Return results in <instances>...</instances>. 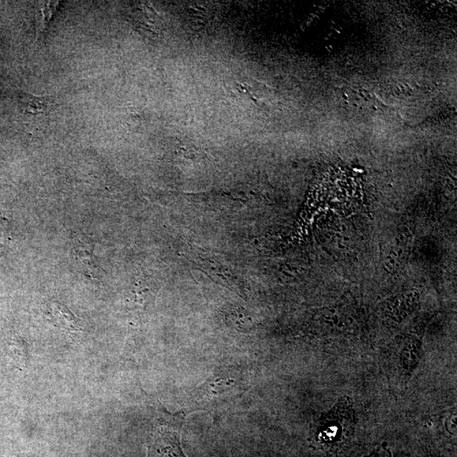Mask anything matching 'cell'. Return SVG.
<instances>
[{"instance_id":"277c9868","label":"cell","mask_w":457,"mask_h":457,"mask_svg":"<svg viewBox=\"0 0 457 457\" xmlns=\"http://www.w3.org/2000/svg\"><path fill=\"white\" fill-rule=\"evenodd\" d=\"M57 104V101L50 95H35L21 92L19 95V106L22 113L39 115L50 113Z\"/></svg>"},{"instance_id":"5b68a950","label":"cell","mask_w":457,"mask_h":457,"mask_svg":"<svg viewBox=\"0 0 457 457\" xmlns=\"http://www.w3.org/2000/svg\"><path fill=\"white\" fill-rule=\"evenodd\" d=\"M52 321L59 328L70 332L79 331V320L61 302L50 301L47 304Z\"/></svg>"},{"instance_id":"9c48e42d","label":"cell","mask_w":457,"mask_h":457,"mask_svg":"<svg viewBox=\"0 0 457 457\" xmlns=\"http://www.w3.org/2000/svg\"><path fill=\"white\" fill-rule=\"evenodd\" d=\"M364 457H392L391 456V452L389 451V448L387 447V443H384L383 445H380V447H378L374 451L371 453L369 456H366Z\"/></svg>"},{"instance_id":"ba28073f","label":"cell","mask_w":457,"mask_h":457,"mask_svg":"<svg viewBox=\"0 0 457 457\" xmlns=\"http://www.w3.org/2000/svg\"><path fill=\"white\" fill-rule=\"evenodd\" d=\"M10 231L8 222L0 219V254H3L6 249L7 245L10 242Z\"/></svg>"},{"instance_id":"7a4b0ae2","label":"cell","mask_w":457,"mask_h":457,"mask_svg":"<svg viewBox=\"0 0 457 457\" xmlns=\"http://www.w3.org/2000/svg\"><path fill=\"white\" fill-rule=\"evenodd\" d=\"M355 420L350 398L343 397L321 418L320 436H324L326 442L340 439L344 430L352 429Z\"/></svg>"},{"instance_id":"52a82bcc","label":"cell","mask_w":457,"mask_h":457,"mask_svg":"<svg viewBox=\"0 0 457 457\" xmlns=\"http://www.w3.org/2000/svg\"><path fill=\"white\" fill-rule=\"evenodd\" d=\"M93 244L87 237H77L74 242V255L84 267H92Z\"/></svg>"},{"instance_id":"3957f363","label":"cell","mask_w":457,"mask_h":457,"mask_svg":"<svg viewBox=\"0 0 457 457\" xmlns=\"http://www.w3.org/2000/svg\"><path fill=\"white\" fill-rule=\"evenodd\" d=\"M148 457H186L183 452L178 429L161 427L153 434Z\"/></svg>"},{"instance_id":"8992f818","label":"cell","mask_w":457,"mask_h":457,"mask_svg":"<svg viewBox=\"0 0 457 457\" xmlns=\"http://www.w3.org/2000/svg\"><path fill=\"white\" fill-rule=\"evenodd\" d=\"M61 1H39L37 5V29L36 39L39 41L50 25L52 19L57 12Z\"/></svg>"},{"instance_id":"6da1fadb","label":"cell","mask_w":457,"mask_h":457,"mask_svg":"<svg viewBox=\"0 0 457 457\" xmlns=\"http://www.w3.org/2000/svg\"><path fill=\"white\" fill-rule=\"evenodd\" d=\"M422 340L410 339L402 346L387 351L388 376L393 384L406 387L418 368L422 357Z\"/></svg>"}]
</instances>
